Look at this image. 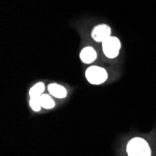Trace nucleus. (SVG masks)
<instances>
[{
	"label": "nucleus",
	"mask_w": 156,
	"mask_h": 156,
	"mask_svg": "<svg viewBox=\"0 0 156 156\" xmlns=\"http://www.w3.org/2000/svg\"><path fill=\"white\" fill-rule=\"evenodd\" d=\"M45 89V85L43 82H38L35 84L34 86L29 90V96L30 98H39L43 94Z\"/></svg>",
	"instance_id": "7"
},
{
	"label": "nucleus",
	"mask_w": 156,
	"mask_h": 156,
	"mask_svg": "<svg viewBox=\"0 0 156 156\" xmlns=\"http://www.w3.org/2000/svg\"><path fill=\"white\" fill-rule=\"evenodd\" d=\"M48 90L51 94H52L53 96L57 97V98H64L67 94L66 88H64L63 86H61V85L56 84V83L50 84L48 86Z\"/></svg>",
	"instance_id": "6"
},
{
	"label": "nucleus",
	"mask_w": 156,
	"mask_h": 156,
	"mask_svg": "<svg viewBox=\"0 0 156 156\" xmlns=\"http://www.w3.org/2000/svg\"><path fill=\"white\" fill-rule=\"evenodd\" d=\"M29 105L32 108V109L35 110V111H39L40 108H41V107H42L39 98H30Z\"/></svg>",
	"instance_id": "9"
},
{
	"label": "nucleus",
	"mask_w": 156,
	"mask_h": 156,
	"mask_svg": "<svg viewBox=\"0 0 156 156\" xmlns=\"http://www.w3.org/2000/svg\"><path fill=\"white\" fill-rule=\"evenodd\" d=\"M85 76H86V79L90 83L95 84V85L105 82L108 78L107 71L104 68L99 67V66H94L89 67L86 70Z\"/></svg>",
	"instance_id": "2"
},
{
	"label": "nucleus",
	"mask_w": 156,
	"mask_h": 156,
	"mask_svg": "<svg viewBox=\"0 0 156 156\" xmlns=\"http://www.w3.org/2000/svg\"><path fill=\"white\" fill-rule=\"evenodd\" d=\"M80 57L81 59V61L85 64H90L92 62H94L96 57L97 54L96 51L92 48V47H85L80 54Z\"/></svg>",
	"instance_id": "5"
},
{
	"label": "nucleus",
	"mask_w": 156,
	"mask_h": 156,
	"mask_svg": "<svg viewBox=\"0 0 156 156\" xmlns=\"http://www.w3.org/2000/svg\"><path fill=\"white\" fill-rule=\"evenodd\" d=\"M111 29L107 24H99L95 26L92 31V37L97 42H104L110 37Z\"/></svg>",
	"instance_id": "4"
},
{
	"label": "nucleus",
	"mask_w": 156,
	"mask_h": 156,
	"mask_svg": "<svg viewBox=\"0 0 156 156\" xmlns=\"http://www.w3.org/2000/svg\"><path fill=\"white\" fill-rule=\"evenodd\" d=\"M126 151L128 156H151V149L148 143L140 137L131 139L127 144Z\"/></svg>",
	"instance_id": "1"
},
{
	"label": "nucleus",
	"mask_w": 156,
	"mask_h": 156,
	"mask_svg": "<svg viewBox=\"0 0 156 156\" xmlns=\"http://www.w3.org/2000/svg\"><path fill=\"white\" fill-rule=\"evenodd\" d=\"M40 103H41V106L43 107L44 108H47V109H50V108H52L54 107V101L52 100V98L48 95V94H42L40 97Z\"/></svg>",
	"instance_id": "8"
},
{
	"label": "nucleus",
	"mask_w": 156,
	"mask_h": 156,
	"mask_svg": "<svg viewBox=\"0 0 156 156\" xmlns=\"http://www.w3.org/2000/svg\"><path fill=\"white\" fill-rule=\"evenodd\" d=\"M102 49L105 55L108 58H115L118 56L120 49H121V42L115 37H110L104 42H102Z\"/></svg>",
	"instance_id": "3"
}]
</instances>
